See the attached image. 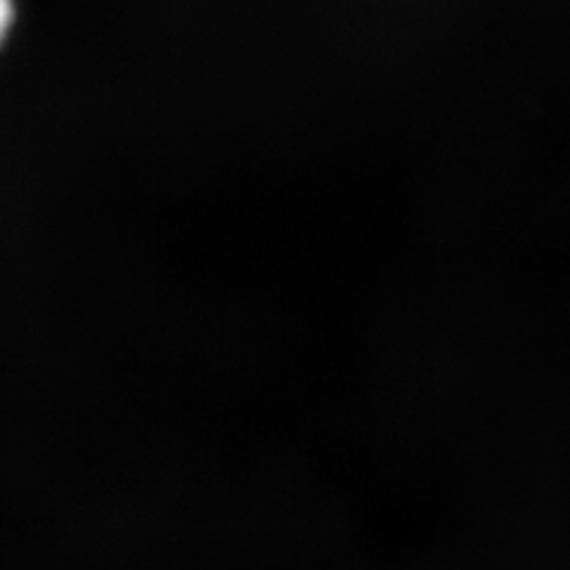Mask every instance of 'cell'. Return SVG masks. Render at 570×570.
<instances>
[{"label":"cell","instance_id":"6da1fadb","mask_svg":"<svg viewBox=\"0 0 570 570\" xmlns=\"http://www.w3.org/2000/svg\"><path fill=\"white\" fill-rule=\"evenodd\" d=\"M12 20H14L12 0H0V46H3V41H6V36L12 27Z\"/></svg>","mask_w":570,"mask_h":570}]
</instances>
